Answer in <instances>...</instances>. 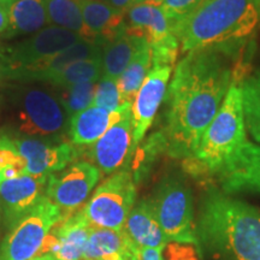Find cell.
Here are the masks:
<instances>
[{
  "mask_svg": "<svg viewBox=\"0 0 260 260\" xmlns=\"http://www.w3.org/2000/svg\"><path fill=\"white\" fill-rule=\"evenodd\" d=\"M234 52L204 48L178 61L167 90L168 153L189 160L233 84Z\"/></svg>",
  "mask_w": 260,
  "mask_h": 260,
  "instance_id": "cell-1",
  "label": "cell"
},
{
  "mask_svg": "<svg viewBox=\"0 0 260 260\" xmlns=\"http://www.w3.org/2000/svg\"><path fill=\"white\" fill-rule=\"evenodd\" d=\"M197 235L223 260H260V209L210 188L200 200Z\"/></svg>",
  "mask_w": 260,
  "mask_h": 260,
  "instance_id": "cell-2",
  "label": "cell"
},
{
  "mask_svg": "<svg viewBox=\"0 0 260 260\" xmlns=\"http://www.w3.org/2000/svg\"><path fill=\"white\" fill-rule=\"evenodd\" d=\"M260 14L252 0H203L174 24L182 53L235 50L254 32Z\"/></svg>",
  "mask_w": 260,
  "mask_h": 260,
  "instance_id": "cell-3",
  "label": "cell"
},
{
  "mask_svg": "<svg viewBox=\"0 0 260 260\" xmlns=\"http://www.w3.org/2000/svg\"><path fill=\"white\" fill-rule=\"evenodd\" d=\"M10 123L18 138L56 142L69 136L70 118L53 89L18 82L6 90Z\"/></svg>",
  "mask_w": 260,
  "mask_h": 260,
  "instance_id": "cell-4",
  "label": "cell"
},
{
  "mask_svg": "<svg viewBox=\"0 0 260 260\" xmlns=\"http://www.w3.org/2000/svg\"><path fill=\"white\" fill-rule=\"evenodd\" d=\"M247 142V125L240 86L233 83L222 106L201 136L193 158L187 160L194 174L214 175L237 148Z\"/></svg>",
  "mask_w": 260,
  "mask_h": 260,
  "instance_id": "cell-5",
  "label": "cell"
},
{
  "mask_svg": "<svg viewBox=\"0 0 260 260\" xmlns=\"http://www.w3.org/2000/svg\"><path fill=\"white\" fill-rule=\"evenodd\" d=\"M168 241L199 243L194 223V200L190 187L177 175L165 177L149 199Z\"/></svg>",
  "mask_w": 260,
  "mask_h": 260,
  "instance_id": "cell-6",
  "label": "cell"
},
{
  "mask_svg": "<svg viewBox=\"0 0 260 260\" xmlns=\"http://www.w3.org/2000/svg\"><path fill=\"white\" fill-rule=\"evenodd\" d=\"M135 200L134 176L128 170H121L100 183L81 210L92 226L123 230Z\"/></svg>",
  "mask_w": 260,
  "mask_h": 260,
  "instance_id": "cell-7",
  "label": "cell"
},
{
  "mask_svg": "<svg viewBox=\"0 0 260 260\" xmlns=\"http://www.w3.org/2000/svg\"><path fill=\"white\" fill-rule=\"evenodd\" d=\"M126 32L144 38L151 47L152 67H164L176 60L180 44L174 32V22L161 5L136 4L125 14Z\"/></svg>",
  "mask_w": 260,
  "mask_h": 260,
  "instance_id": "cell-8",
  "label": "cell"
},
{
  "mask_svg": "<svg viewBox=\"0 0 260 260\" xmlns=\"http://www.w3.org/2000/svg\"><path fill=\"white\" fill-rule=\"evenodd\" d=\"M61 217L63 211L45 195L27 216L10 229L0 246V260L34 259Z\"/></svg>",
  "mask_w": 260,
  "mask_h": 260,
  "instance_id": "cell-9",
  "label": "cell"
},
{
  "mask_svg": "<svg viewBox=\"0 0 260 260\" xmlns=\"http://www.w3.org/2000/svg\"><path fill=\"white\" fill-rule=\"evenodd\" d=\"M100 178L102 172L92 162H74L67 170L48 176L46 197L61 211L75 212L88 199Z\"/></svg>",
  "mask_w": 260,
  "mask_h": 260,
  "instance_id": "cell-10",
  "label": "cell"
},
{
  "mask_svg": "<svg viewBox=\"0 0 260 260\" xmlns=\"http://www.w3.org/2000/svg\"><path fill=\"white\" fill-rule=\"evenodd\" d=\"M80 40L84 39L77 32L56 25H47L23 40L4 46L10 73L59 53Z\"/></svg>",
  "mask_w": 260,
  "mask_h": 260,
  "instance_id": "cell-11",
  "label": "cell"
},
{
  "mask_svg": "<svg viewBox=\"0 0 260 260\" xmlns=\"http://www.w3.org/2000/svg\"><path fill=\"white\" fill-rule=\"evenodd\" d=\"M172 67H152L132 104L134 146L138 147L154 121L159 107L167 95Z\"/></svg>",
  "mask_w": 260,
  "mask_h": 260,
  "instance_id": "cell-12",
  "label": "cell"
},
{
  "mask_svg": "<svg viewBox=\"0 0 260 260\" xmlns=\"http://www.w3.org/2000/svg\"><path fill=\"white\" fill-rule=\"evenodd\" d=\"M214 175L223 193H260V145L245 142Z\"/></svg>",
  "mask_w": 260,
  "mask_h": 260,
  "instance_id": "cell-13",
  "label": "cell"
},
{
  "mask_svg": "<svg viewBox=\"0 0 260 260\" xmlns=\"http://www.w3.org/2000/svg\"><path fill=\"white\" fill-rule=\"evenodd\" d=\"M135 149L132 115H129L92 145L89 157L102 174L112 175L124 170Z\"/></svg>",
  "mask_w": 260,
  "mask_h": 260,
  "instance_id": "cell-14",
  "label": "cell"
},
{
  "mask_svg": "<svg viewBox=\"0 0 260 260\" xmlns=\"http://www.w3.org/2000/svg\"><path fill=\"white\" fill-rule=\"evenodd\" d=\"M14 141L27 162V175L32 177H48L64 170L77 157V149L71 142L56 144L18 136Z\"/></svg>",
  "mask_w": 260,
  "mask_h": 260,
  "instance_id": "cell-15",
  "label": "cell"
},
{
  "mask_svg": "<svg viewBox=\"0 0 260 260\" xmlns=\"http://www.w3.org/2000/svg\"><path fill=\"white\" fill-rule=\"evenodd\" d=\"M48 177L23 175L0 184V204L5 225L11 229L46 195Z\"/></svg>",
  "mask_w": 260,
  "mask_h": 260,
  "instance_id": "cell-16",
  "label": "cell"
},
{
  "mask_svg": "<svg viewBox=\"0 0 260 260\" xmlns=\"http://www.w3.org/2000/svg\"><path fill=\"white\" fill-rule=\"evenodd\" d=\"M102 54L103 47L99 44L88 40H80L59 53L45 58L22 69L11 71L9 80L15 82L45 83L70 64L80 60L99 58L102 57Z\"/></svg>",
  "mask_w": 260,
  "mask_h": 260,
  "instance_id": "cell-17",
  "label": "cell"
},
{
  "mask_svg": "<svg viewBox=\"0 0 260 260\" xmlns=\"http://www.w3.org/2000/svg\"><path fill=\"white\" fill-rule=\"evenodd\" d=\"M132 115V104H123L116 111L89 106L70 118L69 138L75 146H92L110 128Z\"/></svg>",
  "mask_w": 260,
  "mask_h": 260,
  "instance_id": "cell-18",
  "label": "cell"
},
{
  "mask_svg": "<svg viewBox=\"0 0 260 260\" xmlns=\"http://www.w3.org/2000/svg\"><path fill=\"white\" fill-rule=\"evenodd\" d=\"M80 6L88 41L103 47L126 31V12L103 0H80Z\"/></svg>",
  "mask_w": 260,
  "mask_h": 260,
  "instance_id": "cell-19",
  "label": "cell"
},
{
  "mask_svg": "<svg viewBox=\"0 0 260 260\" xmlns=\"http://www.w3.org/2000/svg\"><path fill=\"white\" fill-rule=\"evenodd\" d=\"M84 260H136L140 259V248L132 242L123 230L92 226L86 248Z\"/></svg>",
  "mask_w": 260,
  "mask_h": 260,
  "instance_id": "cell-20",
  "label": "cell"
},
{
  "mask_svg": "<svg viewBox=\"0 0 260 260\" xmlns=\"http://www.w3.org/2000/svg\"><path fill=\"white\" fill-rule=\"evenodd\" d=\"M90 229L92 225L84 217L82 210L63 214L59 222L51 229L57 237V247L52 255L56 260L83 259Z\"/></svg>",
  "mask_w": 260,
  "mask_h": 260,
  "instance_id": "cell-21",
  "label": "cell"
},
{
  "mask_svg": "<svg viewBox=\"0 0 260 260\" xmlns=\"http://www.w3.org/2000/svg\"><path fill=\"white\" fill-rule=\"evenodd\" d=\"M123 232L139 248L162 249L168 242L149 200H141L134 205Z\"/></svg>",
  "mask_w": 260,
  "mask_h": 260,
  "instance_id": "cell-22",
  "label": "cell"
},
{
  "mask_svg": "<svg viewBox=\"0 0 260 260\" xmlns=\"http://www.w3.org/2000/svg\"><path fill=\"white\" fill-rule=\"evenodd\" d=\"M9 25L2 38L15 39L30 35L50 25L42 0H16L8 8Z\"/></svg>",
  "mask_w": 260,
  "mask_h": 260,
  "instance_id": "cell-23",
  "label": "cell"
},
{
  "mask_svg": "<svg viewBox=\"0 0 260 260\" xmlns=\"http://www.w3.org/2000/svg\"><path fill=\"white\" fill-rule=\"evenodd\" d=\"M145 41L144 38L130 35L125 31L116 40L104 45L102 54L103 76L118 81Z\"/></svg>",
  "mask_w": 260,
  "mask_h": 260,
  "instance_id": "cell-24",
  "label": "cell"
},
{
  "mask_svg": "<svg viewBox=\"0 0 260 260\" xmlns=\"http://www.w3.org/2000/svg\"><path fill=\"white\" fill-rule=\"evenodd\" d=\"M151 69L152 52L147 41H145L130 60L124 73L118 79V88L123 103L133 104L136 93L139 92L140 87L142 86Z\"/></svg>",
  "mask_w": 260,
  "mask_h": 260,
  "instance_id": "cell-25",
  "label": "cell"
},
{
  "mask_svg": "<svg viewBox=\"0 0 260 260\" xmlns=\"http://www.w3.org/2000/svg\"><path fill=\"white\" fill-rule=\"evenodd\" d=\"M103 76V60L102 57L93 59L80 60L70 64L59 73L46 81L45 84L53 89L67 88L75 84L98 82Z\"/></svg>",
  "mask_w": 260,
  "mask_h": 260,
  "instance_id": "cell-26",
  "label": "cell"
},
{
  "mask_svg": "<svg viewBox=\"0 0 260 260\" xmlns=\"http://www.w3.org/2000/svg\"><path fill=\"white\" fill-rule=\"evenodd\" d=\"M51 25L77 32L87 40L80 0H42Z\"/></svg>",
  "mask_w": 260,
  "mask_h": 260,
  "instance_id": "cell-27",
  "label": "cell"
},
{
  "mask_svg": "<svg viewBox=\"0 0 260 260\" xmlns=\"http://www.w3.org/2000/svg\"><path fill=\"white\" fill-rule=\"evenodd\" d=\"M95 83H81L67 88L53 89L69 118L93 105Z\"/></svg>",
  "mask_w": 260,
  "mask_h": 260,
  "instance_id": "cell-28",
  "label": "cell"
},
{
  "mask_svg": "<svg viewBox=\"0 0 260 260\" xmlns=\"http://www.w3.org/2000/svg\"><path fill=\"white\" fill-rule=\"evenodd\" d=\"M0 174L3 181L27 175L25 159L9 135H0Z\"/></svg>",
  "mask_w": 260,
  "mask_h": 260,
  "instance_id": "cell-29",
  "label": "cell"
},
{
  "mask_svg": "<svg viewBox=\"0 0 260 260\" xmlns=\"http://www.w3.org/2000/svg\"><path fill=\"white\" fill-rule=\"evenodd\" d=\"M240 88L247 128L260 126V74L242 81Z\"/></svg>",
  "mask_w": 260,
  "mask_h": 260,
  "instance_id": "cell-30",
  "label": "cell"
},
{
  "mask_svg": "<svg viewBox=\"0 0 260 260\" xmlns=\"http://www.w3.org/2000/svg\"><path fill=\"white\" fill-rule=\"evenodd\" d=\"M124 103L118 88V81L106 76L100 77V80L95 83L93 105L110 111H116Z\"/></svg>",
  "mask_w": 260,
  "mask_h": 260,
  "instance_id": "cell-31",
  "label": "cell"
},
{
  "mask_svg": "<svg viewBox=\"0 0 260 260\" xmlns=\"http://www.w3.org/2000/svg\"><path fill=\"white\" fill-rule=\"evenodd\" d=\"M161 260H201L200 245L191 242L168 241L161 249Z\"/></svg>",
  "mask_w": 260,
  "mask_h": 260,
  "instance_id": "cell-32",
  "label": "cell"
},
{
  "mask_svg": "<svg viewBox=\"0 0 260 260\" xmlns=\"http://www.w3.org/2000/svg\"><path fill=\"white\" fill-rule=\"evenodd\" d=\"M203 0H162L161 6L165 10L169 18L176 23L178 19L189 14Z\"/></svg>",
  "mask_w": 260,
  "mask_h": 260,
  "instance_id": "cell-33",
  "label": "cell"
},
{
  "mask_svg": "<svg viewBox=\"0 0 260 260\" xmlns=\"http://www.w3.org/2000/svg\"><path fill=\"white\" fill-rule=\"evenodd\" d=\"M10 75V65L5 54V48L0 44V86L9 80Z\"/></svg>",
  "mask_w": 260,
  "mask_h": 260,
  "instance_id": "cell-34",
  "label": "cell"
},
{
  "mask_svg": "<svg viewBox=\"0 0 260 260\" xmlns=\"http://www.w3.org/2000/svg\"><path fill=\"white\" fill-rule=\"evenodd\" d=\"M103 2L111 5L112 8L121 10V11L124 12H126L130 8H133V6L138 4V0H103Z\"/></svg>",
  "mask_w": 260,
  "mask_h": 260,
  "instance_id": "cell-35",
  "label": "cell"
},
{
  "mask_svg": "<svg viewBox=\"0 0 260 260\" xmlns=\"http://www.w3.org/2000/svg\"><path fill=\"white\" fill-rule=\"evenodd\" d=\"M9 25V12L8 8L0 4V35H3Z\"/></svg>",
  "mask_w": 260,
  "mask_h": 260,
  "instance_id": "cell-36",
  "label": "cell"
},
{
  "mask_svg": "<svg viewBox=\"0 0 260 260\" xmlns=\"http://www.w3.org/2000/svg\"><path fill=\"white\" fill-rule=\"evenodd\" d=\"M247 129H248V132L251 133L253 140L260 145V126H249V128Z\"/></svg>",
  "mask_w": 260,
  "mask_h": 260,
  "instance_id": "cell-37",
  "label": "cell"
},
{
  "mask_svg": "<svg viewBox=\"0 0 260 260\" xmlns=\"http://www.w3.org/2000/svg\"><path fill=\"white\" fill-rule=\"evenodd\" d=\"M142 3H146V4L161 5L162 0H138V4H142Z\"/></svg>",
  "mask_w": 260,
  "mask_h": 260,
  "instance_id": "cell-38",
  "label": "cell"
},
{
  "mask_svg": "<svg viewBox=\"0 0 260 260\" xmlns=\"http://www.w3.org/2000/svg\"><path fill=\"white\" fill-rule=\"evenodd\" d=\"M31 260H56V258H54L52 254H45V255H40V256H35V258Z\"/></svg>",
  "mask_w": 260,
  "mask_h": 260,
  "instance_id": "cell-39",
  "label": "cell"
},
{
  "mask_svg": "<svg viewBox=\"0 0 260 260\" xmlns=\"http://www.w3.org/2000/svg\"><path fill=\"white\" fill-rule=\"evenodd\" d=\"M16 0H0V4H3L4 6H6V8H9L10 5L12 4V3H15Z\"/></svg>",
  "mask_w": 260,
  "mask_h": 260,
  "instance_id": "cell-40",
  "label": "cell"
},
{
  "mask_svg": "<svg viewBox=\"0 0 260 260\" xmlns=\"http://www.w3.org/2000/svg\"><path fill=\"white\" fill-rule=\"evenodd\" d=\"M253 3H254V5L256 6V9H258L259 14H260V0H252Z\"/></svg>",
  "mask_w": 260,
  "mask_h": 260,
  "instance_id": "cell-41",
  "label": "cell"
},
{
  "mask_svg": "<svg viewBox=\"0 0 260 260\" xmlns=\"http://www.w3.org/2000/svg\"><path fill=\"white\" fill-rule=\"evenodd\" d=\"M3 220V210H2V204H0V223Z\"/></svg>",
  "mask_w": 260,
  "mask_h": 260,
  "instance_id": "cell-42",
  "label": "cell"
},
{
  "mask_svg": "<svg viewBox=\"0 0 260 260\" xmlns=\"http://www.w3.org/2000/svg\"><path fill=\"white\" fill-rule=\"evenodd\" d=\"M2 182H3V177H2V174H0V184H2Z\"/></svg>",
  "mask_w": 260,
  "mask_h": 260,
  "instance_id": "cell-43",
  "label": "cell"
},
{
  "mask_svg": "<svg viewBox=\"0 0 260 260\" xmlns=\"http://www.w3.org/2000/svg\"><path fill=\"white\" fill-rule=\"evenodd\" d=\"M104 260H115V259H104Z\"/></svg>",
  "mask_w": 260,
  "mask_h": 260,
  "instance_id": "cell-44",
  "label": "cell"
},
{
  "mask_svg": "<svg viewBox=\"0 0 260 260\" xmlns=\"http://www.w3.org/2000/svg\"><path fill=\"white\" fill-rule=\"evenodd\" d=\"M136 260H140V259H136Z\"/></svg>",
  "mask_w": 260,
  "mask_h": 260,
  "instance_id": "cell-45",
  "label": "cell"
}]
</instances>
